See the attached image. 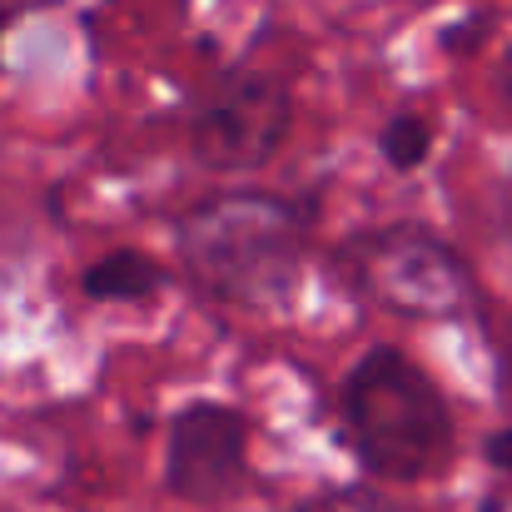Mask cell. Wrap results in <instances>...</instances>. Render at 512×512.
Here are the masks:
<instances>
[{
    "mask_svg": "<svg viewBox=\"0 0 512 512\" xmlns=\"http://www.w3.org/2000/svg\"><path fill=\"white\" fill-rule=\"evenodd\" d=\"M483 339H488V353H493V393L512 413V314L503 324H488Z\"/></svg>",
    "mask_w": 512,
    "mask_h": 512,
    "instance_id": "9",
    "label": "cell"
},
{
    "mask_svg": "<svg viewBox=\"0 0 512 512\" xmlns=\"http://www.w3.org/2000/svg\"><path fill=\"white\" fill-rule=\"evenodd\" d=\"M294 135V90L274 70L249 60L224 65L184 105V145L209 174L269 170Z\"/></svg>",
    "mask_w": 512,
    "mask_h": 512,
    "instance_id": "4",
    "label": "cell"
},
{
    "mask_svg": "<svg viewBox=\"0 0 512 512\" xmlns=\"http://www.w3.org/2000/svg\"><path fill=\"white\" fill-rule=\"evenodd\" d=\"M319 224V189L224 184L199 194L174 219V254L184 279L244 314H289Z\"/></svg>",
    "mask_w": 512,
    "mask_h": 512,
    "instance_id": "1",
    "label": "cell"
},
{
    "mask_svg": "<svg viewBox=\"0 0 512 512\" xmlns=\"http://www.w3.org/2000/svg\"><path fill=\"white\" fill-rule=\"evenodd\" d=\"M493 90H498L503 110L512 115V40L503 45V55H498V70H493Z\"/></svg>",
    "mask_w": 512,
    "mask_h": 512,
    "instance_id": "12",
    "label": "cell"
},
{
    "mask_svg": "<svg viewBox=\"0 0 512 512\" xmlns=\"http://www.w3.org/2000/svg\"><path fill=\"white\" fill-rule=\"evenodd\" d=\"M343 289L408 324H468L488 334V299L453 239L423 219H388L353 229L334 249Z\"/></svg>",
    "mask_w": 512,
    "mask_h": 512,
    "instance_id": "3",
    "label": "cell"
},
{
    "mask_svg": "<svg viewBox=\"0 0 512 512\" xmlns=\"http://www.w3.org/2000/svg\"><path fill=\"white\" fill-rule=\"evenodd\" d=\"M299 512H413V508H403V503L388 498L383 488L353 483V488H329V493H319L314 503H304Z\"/></svg>",
    "mask_w": 512,
    "mask_h": 512,
    "instance_id": "8",
    "label": "cell"
},
{
    "mask_svg": "<svg viewBox=\"0 0 512 512\" xmlns=\"http://www.w3.org/2000/svg\"><path fill=\"white\" fill-rule=\"evenodd\" d=\"M339 428L373 483H423L458 448L453 403L398 343H368L339 378Z\"/></svg>",
    "mask_w": 512,
    "mask_h": 512,
    "instance_id": "2",
    "label": "cell"
},
{
    "mask_svg": "<svg viewBox=\"0 0 512 512\" xmlns=\"http://www.w3.org/2000/svg\"><path fill=\"white\" fill-rule=\"evenodd\" d=\"M433 140H438V130H433L428 115L398 110V115H388V120L378 125V160L393 174H413L433 155Z\"/></svg>",
    "mask_w": 512,
    "mask_h": 512,
    "instance_id": "7",
    "label": "cell"
},
{
    "mask_svg": "<svg viewBox=\"0 0 512 512\" xmlns=\"http://www.w3.org/2000/svg\"><path fill=\"white\" fill-rule=\"evenodd\" d=\"M483 463H488L493 473H508L512 478V423L493 428V433L483 438Z\"/></svg>",
    "mask_w": 512,
    "mask_h": 512,
    "instance_id": "11",
    "label": "cell"
},
{
    "mask_svg": "<svg viewBox=\"0 0 512 512\" xmlns=\"http://www.w3.org/2000/svg\"><path fill=\"white\" fill-rule=\"evenodd\" d=\"M249 483V418L224 398L179 403L165 433V488L179 503L219 508Z\"/></svg>",
    "mask_w": 512,
    "mask_h": 512,
    "instance_id": "5",
    "label": "cell"
},
{
    "mask_svg": "<svg viewBox=\"0 0 512 512\" xmlns=\"http://www.w3.org/2000/svg\"><path fill=\"white\" fill-rule=\"evenodd\" d=\"M493 219H498V234L512 244V174L498 184V209H493Z\"/></svg>",
    "mask_w": 512,
    "mask_h": 512,
    "instance_id": "13",
    "label": "cell"
},
{
    "mask_svg": "<svg viewBox=\"0 0 512 512\" xmlns=\"http://www.w3.org/2000/svg\"><path fill=\"white\" fill-rule=\"evenodd\" d=\"M15 20H20V10H10V5H5V10H0V35H5V30H10Z\"/></svg>",
    "mask_w": 512,
    "mask_h": 512,
    "instance_id": "14",
    "label": "cell"
},
{
    "mask_svg": "<svg viewBox=\"0 0 512 512\" xmlns=\"http://www.w3.org/2000/svg\"><path fill=\"white\" fill-rule=\"evenodd\" d=\"M170 284V269L135 244H120L80 269V294L90 304H150Z\"/></svg>",
    "mask_w": 512,
    "mask_h": 512,
    "instance_id": "6",
    "label": "cell"
},
{
    "mask_svg": "<svg viewBox=\"0 0 512 512\" xmlns=\"http://www.w3.org/2000/svg\"><path fill=\"white\" fill-rule=\"evenodd\" d=\"M488 30H493V10H473V15H463L458 25H448V30L438 35V45H443L448 55H463V50L473 55V50L483 45Z\"/></svg>",
    "mask_w": 512,
    "mask_h": 512,
    "instance_id": "10",
    "label": "cell"
}]
</instances>
